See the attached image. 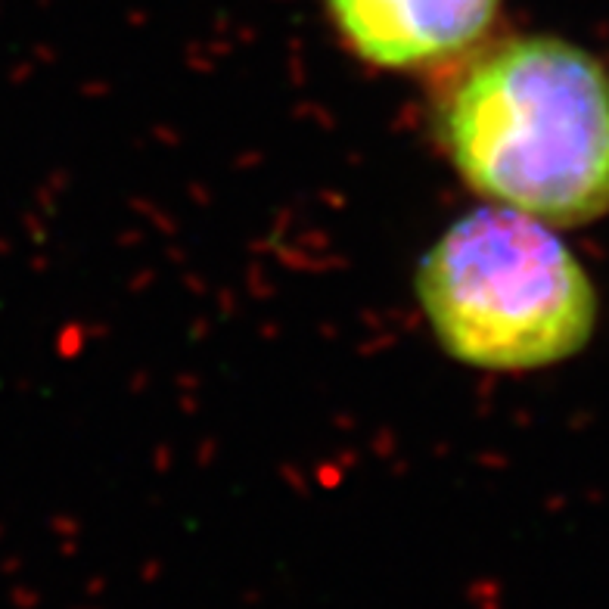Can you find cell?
Wrapping results in <instances>:
<instances>
[{
    "mask_svg": "<svg viewBox=\"0 0 609 609\" xmlns=\"http://www.w3.org/2000/svg\"><path fill=\"white\" fill-rule=\"evenodd\" d=\"M439 137L469 190L550 227L609 212V72L554 34L498 41L457 72Z\"/></svg>",
    "mask_w": 609,
    "mask_h": 609,
    "instance_id": "obj_1",
    "label": "cell"
},
{
    "mask_svg": "<svg viewBox=\"0 0 609 609\" xmlns=\"http://www.w3.org/2000/svg\"><path fill=\"white\" fill-rule=\"evenodd\" d=\"M336 34L380 69H430L473 50L500 0H324Z\"/></svg>",
    "mask_w": 609,
    "mask_h": 609,
    "instance_id": "obj_3",
    "label": "cell"
},
{
    "mask_svg": "<svg viewBox=\"0 0 609 609\" xmlns=\"http://www.w3.org/2000/svg\"><path fill=\"white\" fill-rule=\"evenodd\" d=\"M417 299L451 358L538 370L587 345L597 293L569 246L535 218L485 206L454 221L417 271Z\"/></svg>",
    "mask_w": 609,
    "mask_h": 609,
    "instance_id": "obj_2",
    "label": "cell"
}]
</instances>
